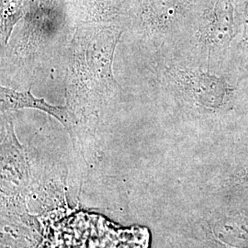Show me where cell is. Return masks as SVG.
Listing matches in <instances>:
<instances>
[{"instance_id":"cell-1","label":"cell","mask_w":248,"mask_h":248,"mask_svg":"<svg viewBox=\"0 0 248 248\" xmlns=\"http://www.w3.org/2000/svg\"><path fill=\"white\" fill-rule=\"evenodd\" d=\"M142 230H122L101 217L78 214L56 225L47 235L46 248H146Z\"/></svg>"},{"instance_id":"cell-2","label":"cell","mask_w":248,"mask_h":248,"mask_svg":"<svg viewBox=\"0 0 248 248\" xmlns=\"http://www.w3.org/2000/svg\"><path fill=\"white\" fill-rule=\"evenodd\" d=\"M177 83L205 111L225 109L233 98L234 89L230 83L216 75L202 71L177 70Z\"/></svg>"},{"instance_id":"cell-3","label":"cell","mask_w":248,"mask_h":248,"mask_svg":"<svg viewBox=\"0 0 248 248\" xmlns=\"http://www.w3.org/2000/svg\"><path fill=\"white\" fill-rule=\"evenodd\" d=\"M1 109L18 110L21 108H35L53 116L63 125L68 126L73 123V114L65 107L53 106L45 101V98L34 97L31 90L18 92L14 89L1 87Z\"/></svg>"},{"instance_id":"cell-4","label":"cell","mask_w":248,"mask_h":248,"mask_svg":"<svg viewBox=\"0 0 248 248\" xmlns=\"http://www.w3.org/2000/svg\"><path fill=\"white\" fill-rule=\"evenodd\" d=\"M242 44L248 46V7H247V13L245 17V26H244V32L242 38Z\"/></svg>"}]
</instances>
